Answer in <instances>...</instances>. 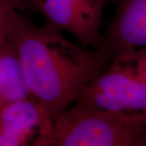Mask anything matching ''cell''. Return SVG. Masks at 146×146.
Returning <instances> with one entry per match:
<instances>
[{
  "mask_svg": "<svg viewBox=\"0 0 146 146\" xmlns=\"http://www.w3.org/2000/svg\"><path fill=\"white\" fill-rule=\"evenodd\" d=\"M53 120L33 96L0 110V146H42Z\"/></svg>",
  "mask_w": 146,
  "mask_h": 146,
  "instance_id": "obj_6",
  "label": "cell"
},
{
  "mask_svg": "<svg viewBox=\"0 0 146 146\" xmlns=\"http://www.w3.org/2000/svg\"><path fill=\"white\" fill-rule=\"evenodd\" d=\"M110 0H21L20 8L41 14L46 23L73 34L84 46L97 50L104 9Z\"/></svg>",
  "mask_w": 146,
  "mask_h": 146,
  "instance_id": "obj_4",
  "label": "cell"
},
{
  "mask_svg": "<svg viewBox=\"0 0 146 146\" xmlns=\"http://www.w3.org/2000/svg\"><path fill=\"white\" fill-rule=\"evenodd\" d=\"M146 112L123 113L76 103L53 120L42 146H145Z\"/></svg>",
  "mask_w": 146,
  "mask_h": 146,
  "instance_id": "obj_2",
  "label": "cell"
},
{
  "mask_svg": "<svg viewBox=\"0 0 146 146\" xmlns=\"http://www.w3.org/2000/svg\"><path fill=\"white\" fill-rule=\"evenodd\" d=\"M31 95L16 52L5 41L0 45V110Z\"/></svg>",
  "mask_w": 146,
  "mask_h": 146,
  "instance_id": "obj_7",
  "label": "cell"
},
{
  "mask_svg": "<svg viewBox=\"0 0 146 146\" xmlns=\"http://www.w3.org/2000/svg\"><path fill=\"white\" fill-rule=\"evenodd\" d=\"M74 103L110 111L146 112V50L115 58L107 69L79 91Z\"/></svg>",
  "mask_w": 146,
  "mask_h": 146,
  "instance_id": "obj_3",
  "label": "cell"
},
{
  "mask_svg": "<svg viewBox=\"0 0 146 146\" xmlns=\"http://www.w3.org/2000/svg\"><path fill=\"white\" fill-rule=\"evenodd\" d=\"M115 15L102 35L97 50L111 63L146 46V0H110Z\"/></svg>",
  "mask_w": 146,
  "mask_h": 146,
  "instance_id": "obj_5",
  "label": "cell"
},
{
  "mask_svg": "<svg viewBox=\"0 0 146 146\" xmlns=\"http://www.w3.org/2000/svg\"><path fill=\"white\" fill-rule=\"evenodd\" d=\"M6 41L16 52L30 94L52 120L110 64L97 50L69 41L47 23L36 25L18 10L10 17Z\"/></svg>",
  "mask_w": 146,
  "mask_h": 146,
  "instance_id": "obj_1",
  "label": "cell"
},
{
  "mask_svg": "<svg viewBox=\"0 0 146 146\" xmlns=\"http://www.w3.org/2000/svg\"><path fill=\"white\" fill-rule=\"evenodd\" d=\"M21 0H0V45L6 41L9 20L15 10H19Z\"/></svg>",
  "mask_w": 146,
  "mask_h": 146,
  "instance_id": "obj_8",
  "label": "cell"
}]
</instances>
